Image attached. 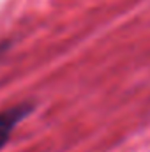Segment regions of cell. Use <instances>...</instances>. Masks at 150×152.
I'll return each instance as SVG.
<instances>
[{
    "instance_id": "6da1fadb",
    "label": "cell",
    "mask_w": 150,
    "mask_h": 152,
    "mask_svg": "<svg viewBox=\"0 0 150 152\" xmlns=\"http://www.w3.org/2000/svg\"><path fill=\"white\" fill-rule=\"evenodd\" d=\"M32 112V104L23 103V104H16L11 106L4 112H0V149L5 147V143L9 142L12 129Z\"/></svg>"
}]
</instances>
